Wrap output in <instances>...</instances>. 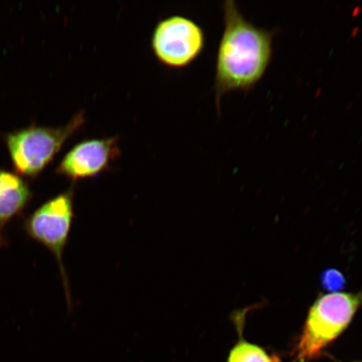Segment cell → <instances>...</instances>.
Wrapping results in <instances>:
<instances>
[{
    "instance_id": "obj_1",
    "label": "cell",
    "mask_w": 362,
    "mask_h": 362,
    "mask_svg": "<svg viewBox=\"0 0 362 362\" xmlns=\"http://www.w3.org/2000/svg\"><path fill=\"white\" fill-rule=\"evenodd\" d=\"M223 19L214 85L218 111L224 95L234 90L250 92L264 78L273 57L275 35L274 30L247 21L233 0L223 4Z\"/></svg>"
},
{
    "instance_id": "obj_2",
    "label": "cell",
    "mask_w": 362,
    "mask_h": 362,
    "mask_svg": "<svg viewBox=\"0 0 362 362\" xmlns=\"http://www.w3.org/2000/svg\"><path fill=\"white\" fill-rule=\"evenodd\" d=\"M361 305L362 291L334 292L317 298L294 349L298 362L321 356L349 327Z\"/></svg>"
},
{
    "instance_id": "obj_3",
    "label": "cell",
    "mask_w": 362,
    "mask_h": 362,
    "mask_svg": "<svg viewBox=\"0 0 362 362\" xmlns=\"http://www.w3.org/2000/svg\"><path fill=\"white\" fill-rule=\"evenodd\" d=\"M85 122V111L81 110L63 126L42 127L33 124L6 134L16 170L31 178L39 175Z\"/></svg>"
},
{
    "instance_id": "obj_4",
    "label": "cell",
    "mask_w": 362,
    "mask_h": 362,
    "mask_svg": "<svg viewBox=\"0 0 362 362\" xmlns=\"http://www.w3.org/2000/svg\"><path fill=\"white\" fill-rule=\"evenodd\" d=\"M74 187H71L66 192L42 204L27 217L24 223L27 236L42 244L56 257L69 305L70 289L63 264V253L74 220Z\"/></svg>"
},
{
    "instance_id": "obj_5",
    "label": "cell",
    "mask_w": 362,
    "mask_h": 362,
    "mask_svg": "<svg viewBox=\"0 0 362 362\" xmlns=\"http://www.w3.org/2000/svg\"><path fill=\"white\" fill-rule=\"evenodd\" d=\"M205 45L202 26L180 15L158 21L151 36V48L158 62L174 69L191 65L200 57Z\"/></svg>"
},
{
    "instance_id": "obj_6",
    "label": "cell",
    "mask_w": 362,
    "mask_h": 362,
    "mask_svg": "<svg viewBox=\"0 0 362 362\" xmlns=\"http://www.w3.org/2000/svg\"><path fill=\"white\" fill-rule=\"evenodd\" d=\"M119 136L83 140L68 151L56 173L72 181L96 177L110 170L121 156Z\"/></svg>"
},
{
    "instance_id": "obj_7",
    "label": "cell",
    "mask_w": 362,
    "mask_h": 362,
    "mask_svg": "<svg viewBox=\"0 0 362 362\" xmlns=\"http://www.w3.org/2000/svg\"><path fill=\"white\" fill-rule=\"evenodd\" d=\"M33 199L28 183L21 176L4 170L0 189V247H6V228L10 221L22 215Z\"/></svg>"
},
{
    "instance_id": "obj_8",
    "label": "cell",
    "mask_w": 362,
    "mask_h": 362,
    "mask_svg": "<svg viewBox=\"0 0 362 362\" xmlns=\"http://www.w3.org/2000/svg\"><path fill=\"white\" fill-rule=\"evenodd\" d=\"M238 325L239 339L230 349L226 362H281L278 356H272L264 348L248 342L243 337L241 320H235Z\"/></svg>"
},
{
    "instance_id": "obj_9",
    "label": "cell",
    "mask_w": 362,
    "mask_h": 362,
    "mask_svg": "<svg viewBox=\"0 0 362 362\" xmlns=\"http://www.w3.org/2000/svg\"><path fill=\"white\" fill-rule=\"evenodd\" d=\"M322 282L325 287L332 291L343 287L345 283L342 274L337 270H328L327 274L323 275Z\"/></svg>"
},
{
    "instance_id": "obj_10",
    "label": "cell",
    "mask_w": 362,
    "mask_h": 362,
    "mask_svg": "<svg viewBox=\"0 0 362 362\" xmlns=\"http://www.w3.org/2000/svg\"><path fill=\"white\" fill-rule=\"evenodd\" d=\"M3 171L2 170H0V189H1L2 187V176H3Z\"/></svg>"
},
{
    "instance_id": "obj_11",
    "label": "cell",
    "mask_w": 362,
    "mask_h": 362,
    "mask_svg": "<svg viewBox=\"0 0 362 362\" xmlns=\"http://www.w3.org/2000/svg\"><path fill=\"white\" fill-rule=\"evenodd\" d=\"M352 362H362V361H352Z\"/></svg>"
}]
</instances>
